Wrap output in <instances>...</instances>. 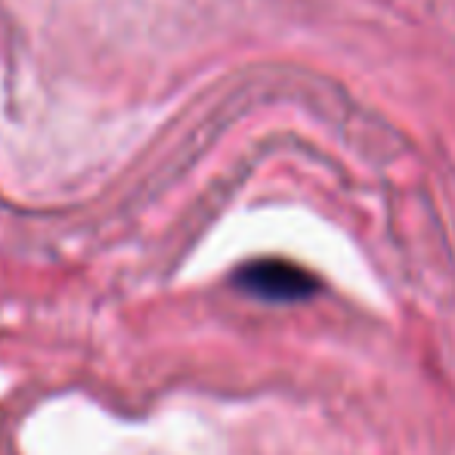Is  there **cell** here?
Segmentation results:
<instances>
[{"label":"cell","mask_w":455,"mask_h":455,"mask_svg":"<svg viewBox=\"0 0 455 455\" xmlns=\"http://www.w3.org/2000/svg\"><path fill=\"white\" fill-rule=\"evenodd\" d=\"M239 285L267 300H300L310 298L316 279L288 260H258L239 273Z\"/></svg>","instance_id":"cell-1"}]
</instances>
